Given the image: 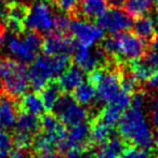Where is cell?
<instances>
[{"label":"cell","mask_w":158,"mask_h":158,"mask_svg":"<svg viewBox=\"0 0 158 158\" xmlns=\"http://www.w3.org/2000/svg\"><path fill=\"white\" fill-rule=\"evenodd\" d=\"M121 63L101 66L88 74V81L95 88L97 98L100 102L110 103L120 90Z\"/></svg>","instance_id":"cell-4"},{"label":"cell","mask_w":158,"mask_h":158,"mask_svg":"<svg viewBox=\"0 0 158 158\" xmlns=\"http://www.w3.org/2000/svg\"><path fill=\"white\" fill-rule=\"evenodd\" d=\"M0 158H9V154L7 151H0Z\"/></svg>","instance_id":"cell-44"},{"label":"cell","mask_w":158,"mask_h":158,"mask_svg":"<svg viewBox=\"0 0 158 158\" xmlns=\"http://www.w3.org/2000/svg\"><path fill=\"white\" fill-rule=\"evenodd\" d=\"M85 80V72L77 65H72L59 77L57 81L63 92H73Z\"/></svg>","instance_id":"cell-14"},{"label":"cell","mask_w":158,"mask_h":158,"mask_svg":"<svg viewBox=\"0 0 158 158\" xmlns=\"http://www.w3.org/2000/svg\"><path fill=\"white\" fill-rule=\"evenodd\" d=\"M90 143L97 144L99 146L104 145L110 139H112L115 134V129L113 126L103 123L98 117L90 125Z\"/></svg>","instance_id":"cell-16"},{"label":"cell","mask_w":158,"mask_h":158,"mask_svg":"<svg viewBox=\"0 0 158 158\" xmlns=\"http://www.w3.org/2000/svg\"><path fill=\"white\" fill-rule=\"evenodd\" d=\"M75 101L82 106H89L97 100L95 88L89 81L82 82L72 92Z\"/></svg>","instance_id":"cell-22"},{"label":"cell","mask_w":158,"mask_h":158,"mask_svg":"<svg viewBox=\"0 0 158 158\" xmlns=\"http://www.w3.org/2000/svg\"><path fill=\"white\" fill-rule=\"evenodd\" d=\"M60 10H62L65 13L70 14L75 11L77 7H78L80 0H53L52 1Z\"/></svg>","instance_id":"cell-31"},{"label":"cell","mask_w":158,"mask_h":158,"mask_svg":"<svg viewBox=\"0 0 158 158\" xmlns=\"http://www.w3.org/2000/svg\"><path fill=\"white\" fill-rule=\"evenodd\" d=\"M69 31L79 44L88 47L93 46L95 42L101 41L104 38V29L99 25L77 19L70 20Z\"/></svg>","instance_id":"cell-9"},{"label":"cell","mask_w":158,"mask_h":158,"mask_svg":"<svg viewBox=\"0 0 158 158\" xmlns=\"http://www.w3.org/2000/svg\"><path fill=\"white\" fill-rule=\"evenodd\" d=\"M133 18L126 13L123 9L117 8L107 9V11L97 20V25L112 35L129 31L133 27Z\"/></svg>","instance_id":"cell-6"},{"label":"cell","mask_w":158,"mask_h":158,"mask_svg":"<svg viewBox=\"0 0 158 158\" xmlns=\"http://www.w3.org/2000/svg\"><path fill=\"white\" fill-rule=\"evenodd\" d=\"M143 60H144L147 64H149V65L157 72L158 70V52L147 50V52L145 53V55L143 56Z\"/></svg>","instance_id":"cell-36"},{"label":"cell","mask_w":158,"mask_h":158,"mask_svg":"<svg viewBox=\"0 0 158 158\" xmlns=\"http://www.w3.org/2000/svg\"><path fill=\"white\" fill-rule=\"evenodd\" d=\"M153 143L158 147V129L156 130V131L154 132V134H153Z\"/></svg>","instance_id":"cell-43"},{"label":"cell","mask_w":158,"mask_h":158,"mask_svg":"<svg viewBox=\"0 0 158 158\" xmlns=\"http://www.w3.org/2000/svg\"><path fill=\"white\" fill-rule=\"evenodd\" d=\"M12 139L5 128L0 127V151H9L12 146Z\"/></svg>","instance_id":"cell-35"},{"label":"cell","mask_w":158,"mask_h":158,"mask_svg":"<svg viewBox=\"0 0 158 158\" xmlns=\"http://www.w3.org/2000/svg\"><path fill=\"white\" fill-rule=\"evenodd\" d=\"M118 54L121 60H127L128 62L132 60L141 59L147 52V42L139 37L134 31H125L115 34Z\"/></svg>","instance_id":"cell-5"},{"label":"cell","mask_w":158,"mask_h":158,"mask_svg":"<svg viewBox=\"0 0 158 158\" xmlns=\"http://www.w3.org/2000/svg\"><path fill=\"white\" fill-rule=\"evenodd\" d=\"M16 108H19V105L15 104V99L0 90V127L6 129L15 126L18 118Z\"/></svg>","instance_id":"cell-13"},{"label":"cell","mask_w":158,"mask_h":158,"mask_svg":"<svg viewBox=\"0 0 158 158\" xmlns=\"http://www.w3.org/2000/svg\"><path fill=\"white\" fill-rule=\"evenodd\" d=\"M100 147V151L93 158H121V154L126 148L125 140L113 136Z\"/></svg>","instance_id":"cell-20"},{"label":"cell","mask_w":158,"mask_h":158,"mask_svg":"<svg viewBox=\"0 0 158 158\" xmlns=\"http://www.w3.org/2000/svg\"><path fill=\"white\" fill-rule=\"evenodd\" d=\"M19 105V110L20 112H26L33 115L42 114L44 110V101H42L41 97L37 94V92L34 93H27L24 94L20 100Z\"/></svg>","instance_id":"cell-19"},{"label":"cell","mask_w":158,"mask_h":158,"mask_svg":"<svg viewBox=\"0 0 158 158\" xmlns=\"http://www.w3.org/2000/svg\"><path fill=\"white\" fill-rule=\"evenodd\" d=\"M40 97H41L42 101H44V110L47 112L52 110L53 106H54L55 102L60 98V95L63 93L61 86H60L59 81L56 79H52L47 84V86L40 91Z\"/></svg>","instance_id":"cell-21"},{"label":"cell","mask_w":158,"mask_h":158,"mask_svg":"<svg viewBox=\"0 0 158 158\" xmlns=\"http://www.w3.org/2000/svg\"><path fill=\"white\" fill-rule=\"evenodd\" d=\"M121 138L135 147L148 149L153 145V134L143 116L142 110L130 107L123 113L118 123Z\"/></svg>","instance_id":"cell-2"},{"label":"cell","mask_w":158,"mask_h":158,"mask_svg":"<svg viewBox=\"0 0 158 158\" xmlns=\"http://www.w3.org/2000/svg\"><path fill=\"white\" fill-rule=\"evenodd\" d=\"M46 35L41 47V50L46 55H70L72 53H75L78 47V41L70 35H60L53 31L47 33Z\"/></svg>","instance_id":"cell-7"},{"label":"cell","mask_w":158,"mask_h":158,"mask_svg":"<svg viewBox=\"0 0 158 158\" xmlns=\"http://www.w3.org/2000/svg\"><path fill=\"white\" fill-rule=\"evenodd\" d=\"M41 130L40 119L36 115L26 112H20L15 123V131L24 132L31 135H36Z\"/></svg>","instance_id":"cell-18"},{"label":"cell","mask_w":158,"mask_h":158,"mask_svg":"<svg viewBox=\"0 0 158 158\" xmlns=\"http://www.w3.org/2000/svg\"><path fill=\"white\" fill-rule=\"evenodd\" d=\"M8 49L9 51L23 63H33L38 56V51L34 49L24 38H21L19 35L11 34L8 38Z\"/></svg>","instance_id":"cell-12"},{"label":"cell","mask_w":158,"mask_h":158,"mask_svg":"<svg viewBox=\"0 0 158 158\" xmlns=\"http://www.w3.org/2000/svg\"><path fill=\"white\" fill-rule=\"evenodd\" d=\"M151 100V118L154 127L158 129V91L152 94Z\"/></svg>","instance_id":"cell-34"},{"label":"cell","mask_w":158,"mask_h":158,"mask_svg":"<svg viewBox=\"0 0 158 158\" xmlns=\"http://www.w3.org/2000/svg\"><path fill=\"white\" fill-rule=\"evenodd\" d=\"M152 2H153V5L155 6L156 8H158V0H152Z\"/></svg>","instance_id":"cell-45"},{"label":"cell","mask_w":158,"mask_h":158,"mask_svg":"<svg viewBox=\"0 0 158 158\" xmlns=\"http://www.w3.org/2000/svg\"><path fill=\"white\" fill-rule=\"evenodd\" d=\"M110 103L116 104V105H118L123 110H127L131 105V95H130V93L126 92V91L120 89Z\"/></svg>","instance_id":"cell-32"},{"label":"cell","mask_w":158,"mask_h":158,"mask_svg":"<svg viewBox=\"0 0 158 158\" xmlns=\"http://www.w3.org/2000/svg\"><path fill=\"white\" fill-rule=\"evenodd\" d=\"M146 102V91L143 88L136 90L131 95V107L142 110Z\"/></svg>","instance_id":"cell-33"},{"label":"cell","mask_w":158,"mask_h":158,"mask_svg":"<svg viewBox=\"0 0 158 158\" xmlns=\"http://www.w3.org/2000/svg\"><path fill=\"white\" fill-rule=\"evenodd\" d=\"M70 20L66 15L59 14L53 16V28L52 31L60 35H69Z\"/></svg>","instance_id":"cell-29"},{"label":"cell","mask_w":158,"mask_h":158,"mask_svg":"<svg viewBox=\"0 0 158 158\" xmlns=\"http://www.w3.org/2000/svg\"><path fill=\"white\" fill-rule=\"evenodd\" d=\"M147 86L149 88H153L156 91H158V70L154 73L153 76L147 80Z\"/></svg>","instance_id":"cell-38"},{"label":"cell","mask_w":158,"mask_h":158,"mask_svg":"<svg viewBox=\"0 0 158 158\" xmlns=\"http://www.w3.org/2000/svg\"><path fill=\"white\" fill-rule=\"evenodd\" d=\"M1 90L13 99L23 97L29 87L28 69L25 63L10 57H0Z\"/></svg>","instance_id":"cell-3"},{"label":"cell","mask_w":158,"mask_h":158,"mask_svg":"<svg viewBox=\"0 0 158 158\" xmlns=\"http://www.w3.org/2000/svg\"><path fill=\"white\" fill-rule=\"evenodd\" d=\"M108 9V5L106 0H80L78 7L69 16L77 20L95 21L101 18Z\"/></svg>","instance_id":"cell-11"},{"label":"cell","mask_w":158,"mask_h":158,"mask_svg":"<svg viewBox=\"0 0 158 158\" xmlns=\"http://www.w3.org/2000/svg\"><path fill=\"white\" fill-rule=\"evenodd\" d=\"M134 158H151V157H149L146 149H139L136 155L134 156Z\"/></svg>","instance_id":"cell-41"},{"label":"cell","mask_w":158,"mask_h":158,"mask_svg":"<svg viewBox=\"0 0 158 158\" xmlns=\"http://www.w3.org/2000/svg\"><path fill=\"white\" fill-rule=\"evenodd\" d=\"M73 65L70 55H40L28 67L29 85L35 92L39 93L50 80L60 77Z\"/></svg>","instance_id":"cell-1"},{"label":"cell","mask_w":158,"mask_h":158,"mask_svg":"<svg viewBox=\"0 0 158 158\" xmlns=\"http://www.w3.org/2000/svg\"><path fill=\"white\" fill-rule=\"evenodd\" d=\"M123 110L121 107H119L118 105L114 103H108L103 110L100 112L99 118L101 119L103 123H107L110 126L115 127V125L119 123L121 116H123Z\"/></svg>","instance_id":"cell-27"},{"label":"cell","mask_w":158,"mask_h":158,"mask_svg":"<svg viewBox=\"0 0 158 158\" xmlns=\"http://www.w3.org/2000/svg\"><path fill=\"white\" fill-rule=\"evenodd\" d=\"M25 27L38 33H49L53 28V15L46 2H37L31 7V11L25 21Z\"/></svg>","instance_id":"cell-8"},{"label":"cell","mask_w":158,"mask_h":158,"mask_svg":"<svg viewBox=\"0 0 158 158\" xmlns=\"http://www.w3.org/2000/svg\"><path fill=\"white\" fill-rule=\"evenodd\" d=\"M133 31L145 41H148L156 34V26L154 20L148 15L135 19L133 23Z\"/></svg>","instance_id":"cell-23"},{"label":"cell","mask_w":158,"mask_h":158,"mask_svg":"<svg viewBox=\"0 0 158 158\" xmlns=\"http://www.w3.org/2000/svg\"><path fill=\"white\" fill-rule=\"evenodd\" d=\"M51 1H53V0H51Z\"/></svg>","instance_id":"cell-47"},{"label":"cell","mask_w":158,"mask_h":158,"mask_svg":"<svg viewBox=\"0 0 158 158\" xmlns=\"http://www.w3.org/2000/svg\"><path fill=\"white\" fill-rule=\"evenodd\" d=\"M37 158H56V156H55L53 153H51V154H41V155L38 156Z\"/></svg>","instance_id":"cell-42"},{"label":"cell","mask_w":158,"mask_h":158,"mask_svg":"<svg viewBox=\"0 0 158 158\" xmlns=\"http://www.w3.org/2000/svg\"><path fill=\"white\" fill-rule=\"evenodd\" d=\"M152 0H125L123 10L131 18L138 19L147 15L152 9Z\"/></svg>","instance_id":"cell-24"},{"label":"cell","mask_w":158,"mask_h":158,"mask_svg":"<svg viewBox=\"0 0 158 158\" xmlns=\"http://www.w3.org/2000/svg\"><path fill=\"white\" fill-rule=\"evenodd\" d=\"M63 158H82L81 151H78V149H69L66 153V156Z\"/></svg>","instance_id":"cell-39"},{"label":"cell","mask_w":158,"mask_h":158,"mask_svg":"<svg viewBox=\"0 0 158 158\" xmlns=\"http://www.w3.org/2000/svg\"><path fill=\"white\" fill-rule=\"evenodd\" d=\"M157 9V24H158V8H156Z\"/></svg>","instance_id":"cell-46"},{"label":"cell","mask_w":158,"mask_h":158,"mask_svg":"<svg viewBox=\"0 0 158 158\" xmlns=\"http://www.w3.org/2000/svg\"><path fill=\"white\" fill-rule=\"evenodd\" d=\"M31 11V7L20 1L8 2V18L25 23ZM7 18V19H8Z\"/></svg>","instance_id":"cell-28"},{"label":"cell","mask_w":158,"mask_h":158,"mask_svg":"<svg viewBox=\"0 0 158 158\" xmlns=\"http://www.w3.org/2000/svg\"><path fill=\"white\" fill-rule=\"evenodd\" d=\"M90 130L91 127L87 123H80L78 125L72 126L67 131L65 140L59 144V149L61 152H66L69 149L84 151L90 146Z\"/></svg>","instance_id":"cell-10"},{"label":"cell","mask_w":158,"mask_h":158,"mask_svg":"<svg viewBox=\"0 0 158 158\" xmlns=\"http://www.w3.org/2000/svg\"><path fill=\"white\" fill-rule=\"evenodd\" d=\"M128 65H129L131 72L135 75V77L141 82L147 81V80L153 76L154 73L156 72L149 64H147L146 62L143 60V57L129 61L128 62Z\"/></svg>","instance_id":"cell-26"},{"label":"cell","mask_w":158,"mask_h":158,"mask_svg":"<svg viewBox=\"0 0 158 158\" xmlns=\"http://www.w3.org/2000/svg\"><path fill=\"white\" fill-rule=\"evenodd\" d=\"M74 62L78 67H80L87 74L93 72L95 68L101 67L97 56L94 54H90L89 47L81 44H78V47L75 51Z\"/></svg>","instance_id":"cell-15"},{"label":"cell","mask_w":158,"mask_h":158,"mask_svg":"<svg viewBox=\"0 0 158 158\" xmlns=\"http://www.w3.org/2000/svg\"><path fill=\"white\" fill-rule=\"evenodd\" d=\"M34 135L28 133H24V132H20V131H15V134L13 135V142L14 146L18 149H21V151H24V149H27L29 147L33 146V142H34Z\"/></svg>","instance_id":"cell-30"},{"label":"cell","mask_w":158,"mask_h":158,"mask_svg":"<svg viewBox=\"0 0 158 158\" xmlns=\"http://www.w3.org/2000/svg\"><path fill=\"white\" fill-rule=\"evenodd\" d=\"M56 146H59V140L54 135L47 132L37 133L33 142L34 149L40 154L53 153Z\"/></svg>","instance_id":"cell-25"},{"label":"cell","mask_w":158,"mask_h":158,"mask_svg":"<svg viewBox=\"0 0 158 158\" xmlns=\"http://www.w3.org/2000/svg\"><path fill=\"white\" fill-rule=\"evenodd\" d=\"M9 158H26V157H25V155L23 154V151L16 148L9 154Z\"/></svg>","instance_id":"cell-40"},{"label":"cell","mask_w":158,"mask_h":158,"mask_svg":"<svg viewBox=\"0 0 158 158\" xmlns=\"http://www.w3.org/2000/svg\"><path fill=\"white\" fill-rule=\"evenodd\" d=\"M57 117L65 126L72 127V126L84 123L88 118V112L85 110L84 106L77 103L76 101H74Z\"/></svg>","instance_id":"cell-17"},{"label":"cell","mask_w":158,"mask_h":158,"mask_svg":"<svg viewBox=\"0 0 158 158\" xmlns=\"http://www.w3.org/2000/svg\"><path fill=\"white\" fill-rule=\"evenodd\" d=\"M147 49L149 51L158 52V33H156L151 39L147 41Z\"/></svg>","instance_id":"cell-37"}]
</instances>
